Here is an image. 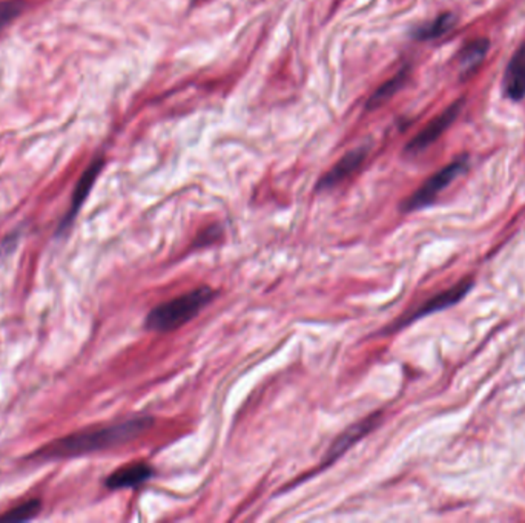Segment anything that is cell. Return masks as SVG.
I'll return each instance as SVG.
<instances>
[{"label": "cell", "instance_id": "1", "mask_svg": "<svg viewBox=\"0 0 525 523\" xmlns=\"http://www.w3.org/2000/svg\"><path fill=\"white\" fill-rule=\"evenodd\" d=\"M154 425L151 416H134L117 424L106 425L100 429H83L74 435L62 437L40 448L33 457L44 459H59V457H76L89 453L103 452L110 448L125 445L127 442L137 439Z\"/></svg>", "mask_w": 525, "mask_h": 523}, {"label": "cell", "instance_id": "2", "mask_svg": "<svg viewBox=\"0 0 525 523\" xmlns=\"http://www.w3.org/2000/svg\"><path fill=\"white\" fill-rule=\"evenodd\" d=\"M216 297V289L209 286L197 287L191 292L183 293L180 297L172 298L169 301L155 306L146 316L144 327L148 331L161 333L177 331L208 307Z\"/></svg>", "mask_w": 525, "mask_h": 523}, {"label": "cell", "instance_id": "3", "mask_svg": "<svg viewBox=\"0 0 525 523\" xmlns=\"http://www.w3.org/2000/svg\"><path fill=\"white\" fill-rule=\"evenodd\" d=\"M467 168H469V157L461 155L450 165L442 168L441 171L427 178L426 182L421 184V188L414 191L409 199L404 201L401 209L404 212H414L431 206L444 189L448 188L459 176H463L467 171Z\"/></svg>", "mask_w": 525, "mask_h": 523}, {"label": "cell", "instance_id": "4", "mask_svg": "<svg viewBox=\"0 0 525 523\" xmlns=\"http://www.w3.org/2000/svg\"><path fill=\"white\" fill-rule=\"evenodd\" d=\"M463 106H464V100L459 99L448 106L447 110H442L441 114L435 117L421 133L414 135V140H410L406 146V154H421L429 146L435 143L438 138L441 137L442 134L454 125V121L458 118L461 110H463Z\"/></svg>", "mask_w": 525, "mask_h": 523}, {"label": "cell", "instance_id": "5", "mask_svg": "<svg viewBox=\"0 0 525 523\" xmlns=\"http://www.w3.org/2000/svg\"><path fill=\"white\" fill-rule=\"evenodd\" d=\"M380 421H381V413H373L363 419V421H359L357 424L350 425L348 429H344L343 433L333 441L329 452L323 459V467L326 469L332 463L337 462L338 459L343 456L349 448H352L357 442L361 441L365 436L369 435L372 429L380 424Z\"/></svg>", "mask_w": 525, "mask_h": 523}, {"label": "cell", "instance_id": "6", "mask_svg": "<svg viewBox=\"0 0 525 523\" xmlns=\"http://www.w3.org/2000/svg\"><path fill=\"white\" fill-rule=\"evenodd\" d=\"M473 282H461L456 286L448 289L446 292L439 293L437 297L431 298L429 301L424 303V306H421L420 309L414 310V314L404 316L403 320L398 321L397 324L393 325L390 331H398L403 329L406 325L414 323V320H420L422 316L433 314V312H439V310L447 309L450 306L458 303L461 298L464 297L465 293L469 292L470 287Z\"/></svg>", "mask_w": 525, "mask_h": 523}, {"label": "cell", "instance_id": "7", "mask_svg": "<svg viewBox=\"0 0 525 523\" xmlns=\"http://www.w3.org/2000/svg\"><path fill=\"white\" fill-rule=\"evenodd\" d=\"M367 157V149L357 148L344 155L343 159L337 161V165L327 172L326 176H321L320 182L316 184V191H331L340 186L341 183L346 182L349 176H354L358 171L361 165L365 163Z\"/></svg>", "mask_w": 525, "mask_h": 523}, {"label": "cell", "instance_id": "8", "mask_svg": "<svg viewBox=\"0 0 525 523\" xmlns=\"http://www.w3.org/2000/svg\"><path fill=\"white\" fill-rule=\"evenodd\" d=\"M102 168H103V160H102V159H95V160L88 166V169L83 172L80 180H78V184H76L74 193H72L70 210H68V214L65 215V218L62 221L57 233H61L62 235L63 232H67L68 229H70V226H71L72 221L76 220V215L78 214V210L82 208V204L85 203V200L88 199L89 192H91V189L94 186L95 180H97V176H99Z\"/></svg>", "mask_w": 525, "mask_h": 523}, {"label": "cell", "instance_id": "9", "mask_svg": "<svg viewBox=\"0 0 525 523\" xmlns=\"http://www.w3.org/2000/svg\"><path fill=\"white\" fill-rule=\"evenodd\" d=\"M154 476V469L150 463L134 462L125 465L122 469L111 473L105 480L108 490H127V488H137L144 482H148Z\"/></svg>", "mask_w": 525, "mask_h": 523}, {"label": "cell", "instance_id": "10", "mask_svg": "<svg viewBox=\"0 0 525 523\" xmlns=\"http://www.w3.org/2000/svg\"><path fill=\"white\" fill-rule=\"evenodd\" d=\"M504 93L513 102L525 97V44L521 45L510 59L504 76Z\"/></svg>", "mask_w": 525, "mask_h": 523}, {"label": "cell", "instance_id": "11", "mask_svg": "<svg viewBox=\"0 0 525 523\" xmlns=\"http://www.w3.org/2000/svg\"><path fill=\"white\" fill-rule=\"evenodd\" d=\"M490 48L488 39H473L465 44L458 55V67L461 76H469L470 72L475 71L476 68L481 65L486 59L487 51Z\"/></svg>", "mask_w": 525, "mask_h": 523}, {"label": "cell", "instance_id": "12", "mask_svg": "<svg viewBox=\"0 0 525 523\" xmlns=\"http://www.w3.org/2000/svg\"><path fill=\"white\" fill-rule=\"evenodd\" d=\"M456 25V16L454 12H444L438 16L435 20L424 23L414 29V37L418 40H433L447 34Z\"/></svg>", "mask_w": 525, "mask_h": 523}, {"label": "cell", "instance_id": "13", "mask_svg": "<svg viewBox=\"0 0 525 523\" xmlns=\"http://www.w3.org/2000/svg\"><path fill=\"white\" fill-rule=\"evenodd\" d=\"M407 78H409V71H407V68H404L397 76H393L390 80L382 83L381 86L376 89L375 94L372 95L369 102H367V110H375L378 106L384 105L386 102L392 99L393 95L403 88Z\"/></svg>", "mask_w": 525, "mask_h": 523}, {"label": "cell", "instance_id": "14", "mask_svg": "<svg viewBox=\"0 0 525 523\" xmlns=\"http://www.w3.org/2000/svg\"><path fill=\"white\" fill-rule=\"evenodd\" d=\"M40 508H42V502L39 499H31V501L25 502L19 507L12 508L10 511L5 512L4 516H0V522H23V520H29V519L36 518L39 514Z\"/></svg>", "mask_w": 525, "mask_h": 523}, {"label": "cell", "instance_id": "15", "mask_svg": "<svg viewBox=\"0 0 525 523\" xmlns=\"http://www.w3.org/2000/svg\"><path fill=\"white\" fill-rule=\"evenodd\" d=\"M223 237V229L218 225L209 226L205 231L200 232L197 238L193 240V248H206L212 242H216L217 240H220Z\"/></svg>", "mask_w": 525, "mask_h": 523}, {"label": "cell", "instance_id": "16", "mask_svg": "<svg viewBox=\"0 0 525 523\" xmlns=\"http://www.w3.org/2000/svg\"><path fill=\"white\" fill-rule=\"evenodd\" d=\"M22 10L21 2H4L0 4V29L5 27L6 23L12 20Z\"/></svg>", "mask_w": 525, "mask_h": 523}]
</instances>
